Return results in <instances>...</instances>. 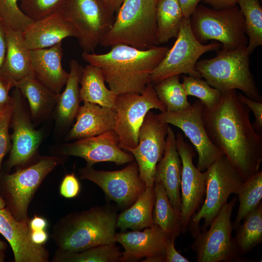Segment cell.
<instances>
[{"label":"cell","instance_id":"cell-1","mask_svg":"<svg viewBox=\"0 0 262 262\" xmlns=\"http://www.w3.org/2000/svg\"><path fill=\"white\" fill-rule=\"evenodd\" d=\"M219 102L204 107L202 118L208 136L239 172L244 180L260 170L262 135L254 129L249 109L236 90L221 92Z\"/></svg>","mask_w":262,"mask_h":262},{"label":"cell","instance_id":"cell-2","mask_svg":"<svg viewBox=\"0 0 262 262\" xmlns=\"http://www.w3.org/2000/svg\"><path fill=\"white\" fill-rule=\"evenodd\" d=\"M103 54L83 51L82 57L89 65L102 71L109 89L116 95L141 93L151 82V75L169 50L155 46L140 49L118 44Z\"/></svg>","mask_w":262,"mask_h":262},{"label":"cell","instance_id":"cell-3","mask_svg":"<svg viewBox=\"0 0 262 262\" xmlns=\"http://www.w3.org/2000/svg\"><path fill=\"white\" fill-rule=\"evenodd\" d=\"M117 219L116 212L108 206L72 213L55 225L51 237L57 250L65 252L115 244Z\"/></svg>","mask_w":262,"mask_h":262},{"label":"cell","instance_id":"cell-4","mask_svg":"<svg viewBox=\"0 0 262 262\" xmlns=\"http://www.w3.org/2000/svg\"><path fill=\"white\" fill-rule=\"evenodd\" d=\"M157 0H124L114 23L99 45L123 44L140 49L159 46L156 8Z\"/></svg>","mask_w":262,"mask_h":262},{"label":"cell","instance_id":"cell-5","mask_svg":"<svg viewBox=\"0 0 262 262\" xmlns=\"http://www.w3.org/2000/svg\"><path fill=\"white\" fill-rule=\"evenodd\" d=\"M246 46L218 50L213 58L197 61L196 70L212 87L224 92L241 90L247 97L262 101V97L250 70Z\"/></svg>","mask_w":262,"mask_h":262},{"label":"cell","instance_id":"cell-6","mask_svg":"<svg viewBox=\"0 0 262 262\" xmlns=\"http://www.w3.org/2000/svg\"><path fill=\"white\" fill-rule=\"evenodd\" d=\"M193 33L201 43L219 42L222 49L229 50L247 46L245 19L238 5L215 9L198 5L190 16Z\"/></svg>","mask_w":262,"mask_h":262},{"label":"cell","instance_id":"cell-7","mask_svg":"<svg viewBox=\"0 0 262 262\" xmlns=\"http://www.w3.org/2000/svg\"><path fill=\"white\" fill-rule=\"evenodd\" d=\"M206 197L200 209L191 217L188 226L195 238L200 233L201 220H204L202 231L207 229L222 207L227 202L229 196L236 194L244 180L223 155L213 163L205 170Z\"/></svg>","mask_w":262,"mask_h":262},{"label":"cell","instance_id":"cell-8","mask_svg":"<svg viewBox=\"0 0 262 262\" xmlns=\"http://www.w3.org/2000/svg\"><path fill=\"white\" fill-rule=\"evenodd\" d=\"M62 161L60 157L44 156L27 167L1 176V197L17 220L29 221L27 211L34 194L46 177Z\"/></svg>","mask_w":262,"mask_h":262},{"label":"cell","instance_id":"cell-9","mask_svg":"<svg viewBox=\"0 0 262 262\" xmlns=\"http://www.w3.org/2000/svg\"><path fill=\"white\" fill-rule=\"evenodd\" d=\"M114 108L116 115L114 131L120 147L127 151L138 145L139 130L148 112L152 109L166 111L152 82L141 93L117 95Z\"/></svg>","mask_w":262,"mask_h":262},{"label":"cell","instance_id":"cell-10","mask_svg":"<svg viewBox=\"0 0 262 262\" xmlns=\"http://www.w3.org/2000/svg\"><path fill=\"white\" fill-rule=\"evenodd\" d=\"M60 13L77 31L80 46L87 52L99 45L115 19L103 0H66Z\"/></svg>","mask_w":262,"mask_h":262},{"label":"cell","instance_id":"cell-11","mask_svg":"<svg viewBox=\"0 0 262 262\" xmlns=\"http://www.w3.org/2000/svg\"><path fill=\"white\" fill-rule=\"evenodd\" d=\"M221 47L219 43L212 41L204 45L194 36L190 23V17H183L179 34L173 47L153 71L151 82L155 84L168 77L186 74L201 78L196 70L199 57L210 51H217Z\"/></svg>","mask_w":262,"mask_h":262},{"label":"cell","instance_id":"cell-12","mask_svg":"<svg viewBox=\"0 0 262 262\" xmlns=\"http://www.w3.org/2000/svg\"><path fill=\"white\" fill-rule=\"evenodd\" d=\"M237 198L231 199L221 208L210 225L198 233L192 245L197 262H245L239 254L232 236L231 217Z\"/></svg>","mask_w":262,"mask_h":262},{"label":"cell","instance_id":"cell-13","mask_svg":"<svg viewBox=\"0 0 262 262\" xmlns=\"http://www.w3.org/2000/svg\"><path fill=\"white\" fill-rule=\"evenodd\" d=\"M204 104L199 99L187 109L178 112L165 111L157 115L163 122L180 129L191 141L198 154L196 167L204 171L223 153L209 139L206 131L202 112Z\"/></svg>","mask_w":262,"mask_h":262},{"label":"cell","instance_id":"cell-14","mask_svg":"<svg viewBox=\"0 0 262 262\" xmlns=\"http://www.w3.org/2000/svg\"><path fill=\"white\" fill-rule=\"evenodd\" d=\"M80 175L81 179L98 186L107 198L123 208L131 205L146 188L134 161L123 169L112 171L98 170L86 165L80 170Z\"/></svg>","mask_w":262,"mask_h":262},{"label":"cell","instance_id":"cell-15","mask_svg":"<svg viewBox=\"0 0 262 262\" xmlns=\"http://www.w3.org/2000/svg\"><path fill=\"white\" fill-rule=\"evenodd\" d=\"M168 126L157 115L148 111L139 130L138 145L129 151L138 165L140 178L146 187H153L156 166L164 152Z\"/></svg>","mask_w":262,"mask_h":262},{"label":"cell","instance_id":"cell-16","mask_svg":"<svg viewBox=\"0 0 262 262\" xmlns=\"http://www.w3.org/2000/svg\"><path fill=\"white\" fill-rule=\"evenodd\" d=\"M177 148L181 164L180 182L182 232L187 230L190 220L201 204L205 193L206 174L193 163L196 155L193 146L187 142L180 132L176 136Z\"/></svg>","mask_w":262,"mask_h":262},{"label":"cell","instance_id":"cell-17","mask_svg":"<svg viewBox=\"0 0 262 262\" xmlns=\"http://www.w3.org/2000/svg\"><path fill=\"white\" fill-rule=\"evenodd\" d=\"M12 93V113L10 124L13 129L12 147L6 167L24 164L34 155L40 144L42 133L33 126L22 101V94L16 87Z\"/></svg>","mask_w":262,"mask_h":262},{"label":"cell","instance_id":"cell-18","mask_svg":"<svg viewBox=\"0 0 262 262\" xmlns=\"http://www.w3.org/2000/svg\"><path fill=\"white\" fill-rule=\"evenodd\" d=\"M62 153L84 159L87 165L109 162L124 164L134 161L133 155L120 147L115 131L110 130L99 135L79 139L65 145Z\"/></svg>","mask_w":262,"mask_h":262},{"label":"cell","instance_id":"cell-19","mask_svg":"<svg viewBox=\"0 0 262 262\" xmlns=\"http://www.w3.org/2000/svg\"><path fill=\"white\" fill-rule=\"evenodd\" d=\"M169 237L157 225L153 224L143 231L134 230L116 233L115 241L124 249L120 262H165V249Z\"/></svg>","mask_w":262,"mask_h":262},{"label":"cell","instance_id":"cell-20","mask_svg":"<svg viewBox=\"0 0 262 262\" xmlns=\"http://www.w3.org/2000/svg\"><path fill=\"white\" fill-rule=\"evenodd\" d=\"M28 222L17 220L8 209H0V233L11 246L15 262H48L49 253L31 238Z\"/></svg>","mask_w":262,"mask_h":262},{"label":"cell","instance_id":"cell-21","mask_svg":"<svg viewBox=\"0 0 262 262\" xmlns=\"http://www.w3.org/2000/svg\"><path fill=\"white\" fill-rule=\"evenodd\" d=\"M181 169V161L177 148L176 135L168 126L164 152L156 165L154 182L164 187L171 205L180 215Z\"/></svg>","mask_w":262,"mask_h":262},{"label":"cell","instance_id":"cell-22","mask_svg":"<svg viewBox=\"0 0 262 262\" xmlns=\"http://www.w3.org/2000/svg\"><path fill=\"white\" fill-rule=\"evenodd\" d=\"M33 76L52 92L59 94L68 77L62 66V42L49 47L31 50Z\"/></svg>","mask_w":262,"mask_h":262},{"label":"cell","instance_id":"cell-23","mask_svg":"<svg viewBox=\"0 0 262 262\" xmlns=\"http://www.w3.org/2000/svg\"><path fill=\"white\" fill-rule=\"evenodd\" d=\"M22 33L31 50L52 47L66 37H78L77 31L60 12L34 21Z\"/></svg>","mask_w":262,"mask_h":262},{"label":"cell","instance_id":"cell-24","mask_svg":"<svg viewBox=\"0 0 262 262\" xmlns=\"http://www.w3.org/2000/svg\"><path fill=\"white\" fill-rule=\"evenodd\" d=\"M115 108L102 107L84 101L79 106L76 122L67 135V139H81L99 135L114 129Z\"/></svg>","mask_w":262,"mask_h":262},{"label":"cell","instance_id":"cell-25","mask_svg":"<svg viewBox=\"0 0 262 262\" xmlns=\"http://www.w3.org/2000/svg\"><path fill=\"white\" fill-rule=\"evenodd\" d=\"M5 27L7 50L2 75L14 84L33 75L31 50L27 47L22 32Z\"/></svg>","mask_w":262,"mask_h":262},{"label":"cell","instance_id":"cell-26","mask_svg":"<svg viewBox=\"0 0 262 262\" xmlns=\"http://www.w3.org/2000/svg\"><path fill=\"white\" fill-rule=\"evenodd\" d=\"M70 72L64 92L58 95L55 115L57 123L67 126L74 119L81 101L79 84L83 67L75 59L69 63Z\"/></svg>","mask_w":262,"mask_h":262},{"label":"cell","instance_id":"cell-27","mask_svg":"<svg viewBox=\"0 0 262 262\" xmlns=\"http://www.w3.org/2000/svg\"><path fill=\"white\" fill-rule=\"evenodd\" d=\"M101 69L88 65L83 68L80 88L81 101L114 108L117 95L108 88Z\"/></svg>","mask_w":262,"mask_h":262},{"label":"cell","instance_id":"cell-28","mask_svg":"<svg viewBox=\"0 0 262 262\" xmlns=\"http://www.w3.org/2000/svg\"><path fill=\"white\" fill-rule=\"evenodd\" d=\"M154 200L153 187H146L131 206L117 215V229L140 230L153 226Z\"/></svg>","mask_w":262,"mask_h":262},{"label":"cell","instance_id":"cell-29","mask_svg":"<svg viewBox=\"0 0 262 262\" xmlns=\"http://www.w3.org/2000/svg\"><path fill=\"white\" fill-rule=\"evenodd\" d=\"M14 87L27 99L32 118L45 115L56 104L58 94L50 91L33 75L15 82Z\"/></svg>","mask_w":262,"mask_h":262},{"label":"cell","instance_id":"cell-30","mask_svg":"<svg viewBox=\"0 0 262 262\" xmlns=\"http://www.w3.org/2000/svg\"><path fill=\"white\" fill-rule=\"evenodd\" d=\"M154 204L152 217L153 224L158 226L169 239L175 240L182 232L181 215L173 208L164 187L154 182Z\"/></svg>","mask_w":262,"mask_h":262},{"label":"cell","instance_id":"cell-31","mask_svg":"<svg viewBox=\"0 0 262 262\" xmlns=\"http://www.w3.org/2000/svg\"><path fill=\"white\" fill-rule=\"evenodd\" d=\"M183 17L177 0H157L156 20L159 44L177 37Z\"/></svg>","mask_w":262,"mask_h":262},{"label":"cell","instance_id":"cell-32","mask_svg":"<svg viewBox=\"0 0 262 262\" xmlns=\"http://www.w3.org/2000/svg\"><path fill=\"white\" fill-rule=\"evenodd\" d=\"M235 230L234 242L241 256L249 253L262 243V202L244 217Z\"/></svg>","mask_w":262,"mask_h":262},{"label":"cell","instance_id":"cell-33","mask_svg":"<svg viewBox=\"0 0 262 262\" xmlns=\"http://www.w3.org/2000/svg\"><path fill=\"white\" fill-rule=\"evenodd\" d=\"M239 201L237 213L232 223L236 229L244 217L255 209L262 199V171L260 170L246 180L239 187L237 193Z\"/></svg>","mask_w":262,"mask_h":262},{"label":"cell","instance_id":"cell-34","mask_svg":"<svg viewBox=\"0 0 262 262\" xmlns=\"http://www.w3.org/2000/svg\"><path fill=\"white\" fill-rule=\"evenodd\" d=\"M122 252L115 244L94 246L77 252L57 250L52 259L54 262H120Z\"/></svg>","mask_w":262,"mask_h":262},{"label":"cell","instance_id":"cell-35","mask_svg":"<svg viewBox=\"0 0 262 262\" xmlns=\"http://www.w3.org/2000/svg\"><path fill=\"white\" fill-rule=\"evenodd\" d=\"M180 78V75L172 76L154 85L157 96L164 105L166 111L180 112L191 105Z\"/></svg>","mask_w":262,"mask_h":262},{"label":"cell","instance_id":"cell-36","mask_svg":"<svg viewBox=\"0 0 262 262\" xmlns=\"http://www.w3.org/2000/svg\"><path fill=\"white\" fill-rule=\"evenodd\" d=\"M237 4L244 17L248 40L246 49L250 54L262 45V8L260 0H238Z\"/></svg>","mask_w":262,"mask_h":262},{"label":"cell","instance_id":"cell-37","mask_svg":"<svg viewBox=\"0 0 262 262\" xmlns=\"http://www.w3.org/2000/svg\"><path fill=\"white\" fill-rule=\"evenodd\" d=\"M182 79L186 95L197 98L206 108H212L220 100L222 93L210 86L205 80L190 76H183Z\"/></svg>","mask_w":262,"mask_h":262},{"label":"cell","instance_id":"cell-38","mask_svg":"<svg viewBox=\"0 0 262 262\" xmlns=\"http://www.w3.org/2000/svg\"><path fill=\"white\" fill-rule=\"evenodd\" d=\"M18 0H0V21L7 28L23 32L34 21L18 5Z\"/></svg>","mask_w":262,"mask_h":262},{"label":"cell","instance_id":"cell-39","mask_svg":"<svg viewBox=\"0 0 262 262\" xmlns=\"http://www.w3.org/2000/svg\"><path fill=\"white\" fill-rule=\"evenodd\" d=\"M66 0H20V7L32 20H40L59 13Z\"/></svg>","mask_w":262,"mask_h":262},{"label":"cell","instance_id":"cell-40","mask_svg":"<svg viewBox=\"0 0 262 262\" xmlns=\"http://www.w3.org/2000/svg\"><path fill=\"white\" fill-rule=\"evenodd\" d=\"M12 113V104L0 115V180L2 176L1 169L2 160L10 151L12 147L11 136L9 133Z\"/></svg>","mask_w":262,"mask_h":262},{"label":"cell","instance_id":"cell-41","mask_svg":"<svg viewBox=\"0 0 262 262\" xmlns=\"http://www.w3.org/2000/svg\"><path fill=\"white\" fill-rule=\"evenodd\" d=\"M81 190V184L74 173L66 174L60 185V195L66 198L76 197Z\"/></svg>","mask_w":262,"mask_h":262},{"label":"cell","instance_id":"cell-42","mask_svg":"<svg viewBox=\"0 0 262 262\" xmlns=\"http://www.w3.org/2000/svg\"><path fill=\"white\" fill-rule=\"evenodd\" d=\"M237 95L240 101L253 113L255 118L253 127L256 131L262 135V101L253 100L241 93L237 92Z\"/></svg>","mask_w":262,"mask_h":262},{"label":"cell","instance_id":"cell-43","mask_svg":"<svg viewBox=\"0 0 262 262\" xmlns=\"http://www.w3.org/2000/svg\"><path fill=\"white\" fill-rule=\"evenodd\" d=\"M14 85L11 81L2 75L0 76V114L13 103L12 97L9 95Z\"/></svg>","mask_w":262,"mask_h":262},{"label":"cell","instance_id":"cell-44","mask_svg":"<svg viewBox=\"0 0 262 262\" xmlns=\"http://www.w3.org/2000/svg\"><path fill=\"white\" fill-rule=\"evenodd\" d=\"M175 240L169 239L167 243L165 262H189L190 260L180 254L175 248Z\"/></svg>","mask_w":262,"mask_h":262},{"label":"cell","instance_id":"cell-45","mask_svg":"<svg viewBox=\"0 0 262 262\" xmlns=\"http://www.w3.org/2000/svg\"><path fill=\"white\" fill-rule=\"evenodd\" d=\"M7 50L5 27L0 21V76L4 64Z\"/></svg>","mask_w":262,"mask_h":262},{"label":"cell","instance_id":"cell-46","mask_svg":"<svg viewBox=\"0 0 262 262\" xmlns=\"http://www.w3.org/2000/svg\"><path fill=\"white\" fill-rule=\"evenodd\" d=\"M181 8L183 16L190 17L198 6L199 2L203 0H177Z\"/></svg>","mask_w":262,"mask_h":262},{"label":"cell","instance_id":"cell-47","mask_svg":"<svg viewBox=\"0 0 262 262\" xmlns=\"http://www.w3.org/2000/svg\"><path fill=\"white\" fill-rule=\"evenodd\" d=\"M28 223L31 231L46 230L48 226L46 218L36 214L29 219Z\"/></svg>","mask_w":262,"mask_h":262},{"label":"cell","instance_id":"cell-48","mask_svg":"<svg viewBox=\"0 0 262 262\" xmlns=\"http://www.w3.org/2000/svg\"><path fill=\"white\" fill-rule=\"evenodd\" d=\"M238 0H203L202 1L215 9H222L237 5Z\"/></svg>","mask_w":262,"mask_h":262},{"label":"cell","instance_id":"cell-49","mask_svg":"<svg viewBox=\"0 0 262 262\" xmlns=\"http://www.w3.org/2000/svg\"><path fill=\"white\" fill-rule=\"evenodd\" d=\"M31 238L32 242L36 245L43 246L49 238V235L46 230L31 231Z\"/></svg>","mask_w":262,"mask_h":262},{"label":"cell","instance_id":"cell-50","mask_svg":"<svg viewBox=\"0 0 262 262\" xmlns=\"http://www.w3.org/2000/svg\"><path fill=\"white\" fill-rule=\"evenodd\" d=\"M108 8L116 13L124 0H103Z\"/></svg>","mask_w":262,"mask_h":262},{"label":"cell","instance_id":"cell-51","mask_svg":"<svg viewBox=\"0 0 262 262\" xmlns=\"http://www.w3.org/2000/svg\"><path fill=\"white\" fill-rule=\"evenodd\" d=\"M7 247V245L3 241L0 240V250H4Z\"/></svg>","mask_w":262,"mask_h":262},{"label":"cell","instance_id":"cell-52","mask_svg":"<svg viewBox=\"0 0 262 262\" xmlns=\"http://www.w3.org/2000/svg\"><path fill=\"white\" fill-rule=\"evenodd\" d=\"M5 202L3 198L0 196V209L5 207Z\"/></svg>","mask_w":262,"mask_h":262},{"label":"cell","instance_id":"cell-53","mask_svg":"<svg viewBox=\"0 0 262 262\" xmlns=\"http://www.w3.org/2000/svg\"><path fill=\"white\" fill-rule=\"evenodd\" d=\"M261 1H262V0H260Z\"/></svg>","mask_w":262,"mask_h":262},{"label":"cell","instance_id":"cell-54","mask_svg":"<svg viewBox=\"0 0 262 262\" xmlns=\"http://www.w3.org/2000/svg\"></svg>","mask_w":262,"mask_h":262}]
</instances>
